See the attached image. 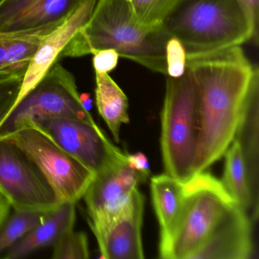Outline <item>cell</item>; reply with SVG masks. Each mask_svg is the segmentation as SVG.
<instances>
[{
    "label": "cell",
    "instance_id": "6da1fadb",
    "mask_svg": "<svg viewBox=\"0 0 259 259\" xmlns=\"http://www.w3.org/2000/svg\"><path fill=\"white\" fill-rule=\"evenodd\" d=\"M195 80L199 131L194 175L219 160L233 142L256 66L240 46L187 56Z\"/></svg>",
    "mask_w": 259,
    "mask_h": 259
},
{
    "label": "cell",
    "instance_id": "7a4b0ae2",
    "mask_svg": "<svg viewBox=\"0 0 259 259\" xmlns=\"http://www.w3.org/2000/svg\"><path fill=\"white\" fill-rule=\"evenodd\" d=\"M169 38L161 26L140 23L128 0H98L89 22L72 37L61 57H81L113 50L119 57L166 75V47Z\"/></svg>",
    "mask_w": 259,
    "mask_h": 259
},
{
    "label": "cell",
    "instance_id": "3957f363",
    "mask_svg": "<svg viewBox=\"0 0 259 259\" xmlns=\"http://www.w3.org/2000/svg\"><path fill=\"white\" fill-rule=\"evenodd\" d=\"M187 56L257 42V31L241 0H180L161 24Z\"/></svg>",
    "mask_w": 259,
    "mask_h": 259
},
{
    "label": "cell",
    "instance_id": "277c9868",
    "mask_svg": "<svg viewBox=\"0 0 259 259\" xmlns=\"http://www.w3.org/2000/svg\"><path fill=\"white\" fill-rule=\"evenodd\" d=\"M199 131L198 99L190 71L167 76L161 112L162 158L166 174L182 182L194 175Z\"/></svg>",
    "mask_w": 259,
    "mask_h": 259
},
{
    "label": "cell",
    "instance_id": "5b68a950",
    "mask_svg": "<svg viewBox=\"0 0 259 259\" xmlns=\"http://www.w3.org/2000/svg\"><path fill=\"white\" fill-rule=\"evenodd\" d=\"M184 183V207L170 234L160 240L161 258L188 259L236 204L221 182L208 172H198Z\"/></svg>",
    "mask_w": 259,
    "mask_h": 259
},
{
    "label": "cell",
    "instance_id": "8992f818",
    "mask_svg": "<svg viewBox=\"0 0 259 259\" xmlns=\"http://www.w3.org/2000/svg\"><path fill=\"white\" fill-rule=\"evenodd\" d=\"M51 117L96 123L81 103L75 77L59 63L13 108L0 125V138Z\"/></svg>",
    "mask_w": 259,
    "mask_h": 259
},
{
    "label": "cell",
    "instance_id": "52a82bcc",
    "mask_svg": "<svg viewBox=\"0 0 259 259\" xmlns=\"http://www.w3.org/2000/svg\"><path fill=\"white\" fill-rule=\"evenodd\" d=\"M0 139L14 144L33 160L62 202L76 204L95 177V172L34 127L22 128Z\"/></svg>",
    "mask_w": 259,
    "mask_h": 259
},
{
    "label": "cell",
    "instance_id": "ba28073f",
    "mask_svg": "<svg viewBox=\"0 0 259 259\" xmlns=\"http://www.w3.org/2000/svg\"><path fill=\"white\" fill-rule=\"evenodd\" d=\"M0 193L13 210L50 212L63 203L33 160L4 139H0Z\"/></svg>",
    "mask_w": 259,
    "mask_h": 259
},
{
    "label": "cell",
    "instance_id": "9c48e42d",
    "mask_svg": "<svg viewBox=\"0 0 259 259\" xmlns=\"http://www.w3.org/2000/svg\"><path fill=\"white\" fill-rule=\"evenodd\" d=\"M28 127L49 136L95 174L127 160L126 152L113 145L97 125L66 117H51Z\"/></svg>",
    "mask_w": 259,
    "mask_h": 259
},
{
    "label": "cell",
    "instance_id": "30bf717a",
    "mask_svg": "<svg viewBox=\"0 0 259 259\" xmlns=\"http://www.w3.org/2000/svg\"><path fill=\"white\" fill-rule=\"evenodd\" d=\"M149 174L132 169L127 160L95 174L82 197L91 229L106 224L116 215Z\"/></svg>",
    "mask_w": 259,
    "mask_h": 259
},
{
    "label": "cell",
    "instance_id": "8fae6325",
    "mask_svg": "<svg viewBox=\"0 0 259 259\" xmlns=\"http://www.w3.org/2000/svg\"><path fill=\"white\" fill-rule=\"evenodd\" d=\"M145 198L136 189L122 208L106 224L92 229L106 259H142V228Z\"/></svg>",
    "mask_w": 259,
    "mask_h": 259
},
{
    "label": "cell",
    "instance_id": "7c38bea8",
    "mask_svg": "<svg viewBox=\"0 0 259 259\" xmlns=\"http://www.w3.org/2000/svg\"><path fill=\"white\" fill-rule=\"evenodd\" d=\"M96 4L97 0H84L79 8L63 25L42 39L27 68L19 97L13 108L40 82L57 63L72 37L89 22Z\"/></svg>",
    "mask_w": 259,
    "mask_h": 259
},
{
    "label": "cell",
    "instance_id": "4fadbf2b",
    "mask_svg": "<svg viewBox=\"0 0 259 259\" xmlns=\"http://www.w3.org/2000/svg\"><path fill=\"white\" fill-rule=\"evenodd\" d=\"M251 223L235 204L208 239L188 259H248L253 253Z\"/></svg>",
    "mask_w": 259,
    "mask_h": 259
},
{
    "label": "cell",
    "instance_id": "5bb4252c",
    "mask_svg": "<svg viewBox=\"0 0 259 259\" xmlns=\"http://www.w3.org/2000/svg\"><path fill=\"white\" fill-rule=\"evenodd\" d=\"M83 0H0V34L16 22L34 30L60 26Z\"/></svg>",
    "mask_w": 259,
    "mask_h": 259
},
{
    "label": "cell",
    "instance_id": "9a60e30c",
    "mask_svg": "<svg viewBox=\"0 0 259 259\" xmlns=\"http://www.w3.org/2000/svg\"><path fill=\"white\" fill-rule=\"evenodd\" d=\"M75 218V203H61L20 242L7 251L2 258H25L37 251L54 247L67 232L74 229Z\"/></svg>",
    "mask_w": 259,
    "mask_h": 259
},
{
    "label": "cell",
    "instance_id": "2e32d148",
    "mask_svg": "<svg viewBox=\"0 0 259 259\" xmlns=\"http://www.w3.org/2000/svg\"><path fill=\"white\" fill-rule=\"evenodd\" d=\"M258 95L259 72L258 69L255 67L233 139L239 142L242 148L251 192L257 203H258Z\"/></svg>",
    "mask_w": 259,
    "mask_h": 259
},
{
    "label": "cell",
    "instance_id": "e0dca14e",
    "mask_svg": "<svg viewBox=\"0 0 259 259\" xmlns=\"http://www.w3.org/2000/svg\"><path fill=\"white\" fill-rule=\"evenodd\" d=\"M151 192L161 240L170 234L181 216L186 199L185 183L166 174L154 176L151 179Z\"/></svg>",
    "mask_w": 259,
    "mask_h": 259
},
{
    "label": "cell",
    "instance_id": "ac0fdd59",
    "mask_svg": "<svg viewBox=\"0 0 259 259\" xmlns=\"http://www.w3.org/2000/svg\"><path fill=\"white\" fill-rule=\"evenodd\" d=\"M224 155L225 162L221 183L251 221H255L258 216V203L256 202L251 192L245 158L239 142L233 139Z\"/></svg>",
    "mask_w": 259,
    "mask_h": 259
},
{
    "label": "cell",
    "instance_id": "d6986e66",
    "mask_svg": "<svg viewBox=\"0 0 259 259\" xmlns=\"http://www.w3.org/2000/svg\"><path fill=\"white\" fill-rule=\"evenodd\" d=\"M95 81L98 112L111 132L115 142L119 143L121 126L130 122L128 98L108 73L95 72Z\"/></svg>",
    "mask_w": 259,
    "mask_h": 259
},
{
    "label": "cell",
    "instance_id": "ffe728a7",
    "mask_svg": "<svg viewBox=\"0 0 259 259\" xmlns=\"http://www.w3.org/2000/svg\"><path fill=\"white\" fill-rule=\"evenodd\" d=\"M44 37L0 34V81L22 77Z\"/></svg>",
    "mask_w": 259,
    "mask_h": 259
},
{
    "label": "cell",
    "instance_id": "44dd1931",
    "mask_svg": "<svg viewBox=\"0 0 259 259\" xmlns=\"http://www.w3.org/2000/svg\"><path fill=\"white\" fill-rule=\"evenodd\" d=\"M48 213L13 210L0 227V258L39 225Z\"/></svg>",
    "mask_w": 259,
    "mask_h": 259
},
{
    "label": "cell",
    "instance_id": "7402d4cb",
    "mask_svg": "<svg viewBox=\"0 0 259 259\" xmlns=\"http://www.w3.org/2000/svg\"><path fill=\"white\" fill-rule=\"evenodd\" d=\"M135 17L142 25L160 27L180 0H128Z\"/></svg>",
    "mask_w": 259,
    "mask_h": 259
},
{
    "label": "cell",
    "instance_id": "603a6c76",
    "mask_svg": "<svg viewBox=\"0 0 259 259\" xmlns=\"http://www.w3.org/2000/svg\"><path fill=\"white\" fill-rule=\"evenodd\" d=\"M90 257L87 235L74 229L67 232L53 247L52 258L88 259Z\"/></svg>",
    "mask_w": 259,
    "mask_h": 259
},
{
    "label": "cell",
    "instance_id": "cb8c5ba5",
    "mask_svg": "<svg viewBox=\"0 0 259 259\" xmlns=\"http://www.w3.org/2000/svg\"><path fill=\"white\" fill-rule=\"evenodd\" d=\"M187 54L182 44L177 39L170 37L166 43V75L179 78L186 70Z\"/></svg>",
    "mask_w": 259,
    "mask_h": 259
},
{
    "label": "cell",
    "instance_id": "d4e9b609",
    "mask_svg": "<svg viewBox=\"0 0 259 259\" xmlns=\"http://www.w3.org/2000/svg\"><path fill=\"white\" fill-rule=\"evenodd\" d=\"M22 80V77H16L0 81V125L7 119L17 101Z\"/></svg>",
    "mask_w": 259,
    "mask_h": 259
},
{
    "label": "cell",
    "instance_id": "484cf974",
    "mask_svg": "<svg viewBox=\"0 0 259 259\" xmlns=\"http://www.w3.org/2000/svg\"><path fill=\"white\" fill-rule=\"evenodd\" d=\"M94 56L93 66L95 72L108 73L116 67L119 61V54L113 50H101L95 51Z\"/></svg>",
    "mask_w": 259,
    "mask_h": 259
},
{
    "label": "cell",
    "instance_id": "4316f807",
    "mask_svg": "<svg viewBox=\"0 0 259 259\" xmlns=\"http://www.w3.org/2000/svg\"><path fill=\"white\" fill-rule=\"evenodd\" d=\"M127 163L132 169L140 172L150 174L149 162L145 154L142 153H136L127 155Z\"/></svg>",
    "mask_w": 259,
    "mask_h": 259
},
{
    "label": "cell",
    "instance_id": "83f0119b",
    "mask_svg": "<svg viewBox=\"0 0 259 259\" xmlns=\"http://www.w3.org/2000/svg\"><path fill=\"white\" fill-rule=\"evenodd\" d=\"M249 13L256 29L258 30L259 0H241Z\"/></svg>",
    "mask_w": 259,
    "mask_h": 259
},
{
    "label": "cell",
    "instance_id": "f1b7e54d",
    "mask_svg": "<svg viewBox=\"0 0 259 259\" xmlns=\"http://www.w3.org/2000/svg\"><path fill=\"white\" fill-rule=\"evenodd\" d=\"M12 207L10 203L0 193V227L4 224L7 217L11 213Z\"/></svg>",
    "mask_w": 259,
    "mask_h": 259
},
{
    "label": "cell",
    "instance_id": "f546056e",
    "mask_svg": "<svg viewBox=\"0 0 259 259\" xmlns=\"http://www.w3.org/2000/svg\"><path fill=\"white\" fill-rule=\"evenodd\" d=\"M80 98H81V103H82L83 105L89 111V108H90L91 104H92L90 95L89 94H83V95H80Z\"/></svg>",
    "mask_w": 259,
    "mask_h": 259
}]
</instances>
